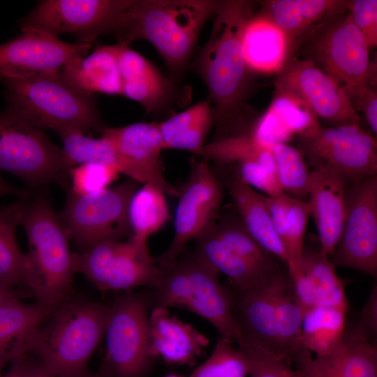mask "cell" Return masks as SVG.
<instances>
[{
	"label": "cell",
	"instance_id": "cell-1",
	"mask_svg": "<svg viewBox=\"0 0 377 377\" xmlns=\"http://www.w3.org/2000/svg\"><path fill=\"white\" fill-rule=\"evenodd\" d=\"M253 6L249 1H220L209 39L196 59V70L214 106L216 130L213 140L233 136L241 122L250 73L242 34L253 15Z\"/></svg>",
	"mask_w": 377,
	"mask_h": 377
},
{
	"label": "cell",
	"instance_id": "cell-2",
	"mask_svg": "<svg viewBox=\"0 0 377 377\" xmlns=\"http://www.w3.org/2000/svg\"><path fill=\"white\" fill-rule=\"evenodd\" d=\"M110 306L70 297L24 339L22 353L37 360L54 377H82L105 336Z\"/></svg>",
	"mask_w": 377,
	"mask_h": 377
},
{
	"label": "cell",
	"instance_id": "cell-3",
	"mask_svg": "<svg viewBox=\"0 0 377 377\" xmlns=\"http://www.w3.org/2000/svg\"><path fill=\"white\" fill-rule=\"evenodd\" d=\"M220 1L131 0L114 33L119 44L149 41L177 75L185 69L205 22Z\"/></svg>",
	"mask_w": 377,
	"mask_h": 377
},
{
	"label": "cell",
	"instance_id": "cell-4",
	"mask_svg": "<svg viewBox=\"0 0 377 377\" xmlns=\"http://www.w3.org/2000/svg\"><path fill=\"white\" fill-rule=\"evenodd\" d=\"M21 226L28 240L27 288L36 302L54 308L70 297L74 272L69 239L47 189L26 201Z\"/></svg>",
	"mask_w": 377,
	"mask_h": 377
},
{
	"label": "cell",
	"instance_id": "cell-5",
	"mask_svg": "<svg viewBox=\"0 0 377 377\" xmlns=\"http://www.w3.org/2000/svg\"><path fill=\"white\" fill-rule=\"evenodd\" d=\"M219 274L195 252L181 255L161 269L158 283L146 295L149 306L192 312L209 322L221 339L237 343L241 334L232 316L230 290L220 282Z\"/></svg>",
	"mask_w": 377,
	"mask_h": 377
},
{
	"label": "cell",
	"instance_id": "cell-6",
	"mask_svg": "<svg viewBox=\"0 0 377 377\" xmlns=\"http://www.w3.org/2000/svg\"><path fill=\"white\" fill-rule=\"evenodd\" d=\"M1 82L6 86L8 105L43 130L84 133L89 129L103 132L106 128L94 94L74 87L61 71Z\"/></svg>",
	"mask_w": 377,
	"mask_h": 377
},
{
	"label": "cell",
	"instance_id": "cell-7",
	"mask_svg": "<svg viewBox=\"0 0 377 377\" xmlns=\"http://www.w3.org/2000/svg\"><path fill=\"white\" fill-rule=\"evenodd\" d=\"M1 172L15 175L36 191L54 183L69 187L68 174L61 166V148L9 105L0 113Z\"/></svg>",
	"mask_w": 377,
	"mask_h": 377
},
{
	"label": "cell",
	"instance_id": "cell-8",
	"mask_svg": "<svg viewBox=\"0 0 377 377\" xmlns=\"http://www.w3.org/2000/svg\"><path fill=\"white\" fill-rule=\"evenodd\" d=\"M139 184L128 179L87 195L66 191L64 205L58 215L75 252L84 253L103 242L131 236L128 208Z\"/></svg>",
	"mask_w": 377,
	"mask_h": 377
},
{
	"label": "cell",
	"instance_id": "cell-9",
	"mask_svg": "<svg viewBox=\"0 0 377 377\" xmlns=\"http://www.w3.org/2000/svg\"><path fill=\"white\" fill-rule=\"evenodd\" d=\"M304 40L306 59L336 80L350 99L361 89L374 85L376 65L348 10L325 21Z\"/></svg>",
	"mask_w": 377,
	"mask_h": 377
},
{
	"label": "cell",
	"instance_id": "cell-10",
	"mask_svg": "<svg viewBox=\"0 0 377 377\" xmlns=\"http://www.w3.org/2000/svg\"><path fill=\"white\" fill-rule=\"evenodd\" d=\"M74 273H81L100 291L128 290L140 286L154 288L161 269L147 247L131 237L110 239L87 252H73Z\"/></svg>",
	"mask_w": 377,
	"mask_h": 377
},
{
	"label": "cell",
	"instance_id": "cell-11",
	"mask_svg": "<svg viewBox=\"0 0 377 377\" xmlns=\"http://www.w3.org/2000/svg\"><path fill=\"white\" fill-rule=\"evenodd\" d=\"M146 295L126 292L110 306L103 369L110 377H140L153 359L149 352Z\"/></svg>",
	"mask_w": 377,
	"mask_h": 377
},
{
	"label": "cell",
	"instance_id": "cell-12",
	"mask_svg": "<svg viewBox=\"0 0 377 377\" xmlns=\"http://www.w3.org/2000/svg\"><path fill=\"white\" fill-rule=\"evenodd\" d=\"M130 0H45L20 20L21 30H34L54 38L62 34L89 43L114 34Z\"/></svg>",
	"mask_w": 377,
	"mask_h": 377
},
{
	"label": "cell",
	"instance_id": "cell-13",
	"mask_svg": "<svg viewBox=\"0 0 377 377\" xmlns=\"http://www.w3.org/2000/svg\"><path fill=\"white\" fill-rule=\"evenodd\" d=\"M223 186L206 159L192 161L188 177L181 188L170 246L158 257L161 269L172 265L186 244L209 231L219 217Z\"/></svg>",
	"mask_w": 377,
	"mask_h": 377
},
{
	"label": "cell",
	"instance_id": "cell-14",
	"mask_svg": "<svg viewBox=\"0 0 377 377\" xmlns=\"http://www.w3.org/2000/svg\"><path fill=\"white\" fill-rule=\"evenodd\" d=\"M335 267L377 276V175L350 183L341 235L331 255Z\"/></svg>",
	"mask_w": 377,
	"mask_h": 377
},
{
	"label": "cell",
	"instance_id": "cell-15",
	"mask_svg": "<svg viewBox=\"0 0 377 377\" xmlns=\"http://www.w3.org/2000/svg\"><path fill=\"white\" fill-rule=\"evenodd\" d=\"M300 138L303 152L316 168L330 166L351 183L377 174L376 138L359 124L320 126L313 135Z\"/></svg>",
	"mask_w": 377,
	"mask_h": 377
},
{
	"label": "cell",
	"instance_id": "cell-16",
	"mask_svg": "<svg viewBox=\"0 0 377 377\" xmlns=\"http://www.w3.org/2000/svg\"><path fill=\"white\" fill-rule=\"evenodd\" d=\"M303 101L318 117L335 126L359 124L360 117L341 84L310 60L288 59L275 81Z\"/></svg>",
	"mask_w": 377,
	"mask_h": 377
},
{
	"label": "cell",
	"instance_id": "cell-17",
	"mask_svg": "<svg viewBox=\"0 0 377 377\" xmlns=\"http://www.w3.org/2000/svg\"><path fill=\"white\" fill-rule=\"evenodd\" d=\"M91 44L69 43L34 30H22L0 45V81L59 71L84 57Z\"/></svg>",
	"mask_w": 377,
	"mask_h": 377
},
{
	"label": "cell",
	"instance_id": "cell-18",
	"mask_svg": "<svg viewBox=\"0 0 377 377\" xmlns=\"http://www.w3.org/2000/svg\"><path fill=\"white\" fill-rule=\"evenodd\" d=\"M117 153L124 174L138 183H151L165 194L178 197L179 190L163 174L161 154L164 149L157 123L137 122L103 131Z\"/></svg>",
	"mask_w": 377,
	"mask_h": 377
},
{
	"label": "cell",
	"instance_id": "cell-19",
	"mask_svg": "<svg viewBox=\"0 0 377 377\" xmlns=\"http://www.w3.org/2000/svg\"><path fill=\"white\" fill-rule=\"evenodd\" d=\"M288 274V268L284 267L258 286L246 289L229 287L232 316L242 337L278 356L276 300L279 287Z\"/></svg>",
	"mask_w": 377,
	"mask_h": 377
},
{
	"label": "cell",
	"instance_id": "cell-20",
	"mask_svg": "<svg viewBox=\"0 0 377 377\" xmlns=\"http://www.w3.org/2000/svg\"><path fill=\"white\" fill-rule=\"evenodd\" d=\"M351 182L335 169L323 165L310 172L308 195L318 234L320 250L330 257L340 239L346 194Z\"/></svg>",
	"mask_w": 377,
	"mask_h": 377
},
{
	"label": "cell",
	"instance_id": "cell-21",
	"mask_svg": "<svg viewBox=\"0 0 377 377\" xmlns=\"http://www.w3.org/2000/svg\"><path fill=\"white\" fill-rule=\"evenodd\" d=\"M329 258L320 249L304 246L296 267L288 270L296 299L304 312L316 306L348 309L344 284Z\"/></svg>",
	"mask_w": 377,
	"mask_h": 377
},
{
	"label": "cell",
	"instance_id": "cell-22",
	"mask_svg": "<svg viewBox=\"0 0 377 377\" xmlns=\"http://www.w3.org/2000/svg\"><path fill=\"white\" fill-rule=\"evenodd\" d=\"M320 126L318 117L295 94L280 88L265 112L249 133L265 146L288 143L293 136L313 135Z\"/></svg>",
	"mask_w": 377,
	"mask_h": 377
},
{
	"label": "cell",
	"instance_id": "cell-23",
	"mask_svg": "<svg viewBox=\"0 0 377 377\" xmlns=\"http://www.w3.org/2000/svg\"><path fill=\"white\" fill-rule=\"evenodd\" d=\"M348 3L343 0H271L263 2L260 13L286 35L288 59L294 56L297 45L319 25L347 11Z\"/></svg>",
	"mask_w": 377,
	"mask_h": 377
},
{
	"label": "cell",
	"instance_id": "cell-24",
	"mask_svg": "<svg viewBox=\"0 0 377 377\" xmlns=\"http://www.w3.org/2000/svg\"><path fill=\"white\" fill-rule=\"evenodd\" d=\"M149 352L172 364H191L209 343L207 337L167 309L154 307L149 315Z\"/></svg>",
	"mask_w": 377,
	"mask_h": 377
},
{
	"label": "cell",
	"instance_id": "cell-25",
	"mask_svg": "<svg viewBox=\"0 0 377 377\" xmlns=\"http://www.w3.org/2000/svg\"><path fill=\"white\" fill-rule=\"evenodd\" d=\"M118 66L122 94L153 112L168 100L171 84L146 58L128 45L117 44Z\"/></svg>",
	"mask_w": 377,
	"mask_h": 377
},
{
	"label": "cell",
	"instance_id": "cell-26",
	"mask_svg": "<svg viewBox=\"0 0 377 377\" xmlns=\"http://www.w3.org/2000/svg\"><path fill=\"white\" fill-rule=\"evenodd\" d=\"M220 181L228 191L249 233L263 248L288 267V256L274 230L263 195L242 182L233 173L225 175Z\"/></svg>",
	"mask_w": 377,
	"mask_h": 377
},
{
	"label": "cell",
	"instance_id": "cell-27",
	"mask_svg": "<svg viewBox=\"0 0 377 377\" xmlns=\"http://www.w3.org/2000/svg\"><path fill=\"white\" fill-rule=\"evenodd\" d=\"M242 47L250 71L279 73L288 57L286 35L260 13L253 14L247 21L242 34Z\"/></svg>",
	"mask_w": 377,
	"mask_h": 377
},
{
	"label": "cell",
	"instance_id": "cell-28",
	"mask_svg": "<svg viewBox=\"0 0 377 377\" xmlns=\"http://www.w3.org/2000/svg\"><path fill=\"white\" fill-rule=\"evenodd\" d=\"M61 71L71 84L87 94H122L116 45L99 47Z\"/></svg>",
	"mask_w": 377,
	"mask_h": 377
},
{
	"label": "cell",
	"instance_id": "cell-29",
	"mask_svg": "<svg viewBox=\"0 0 377 377\" xmlns=\"http://www.w3.org/2000/svg\"><path fill=\"white\" fill-rule=\"evenodd\" d=\"M195 241L194 252L228 276L236 288L258 286L279 270L262 267L237 254L223 244L212 228Z\"/></svg>",
	"mask_w": 377,
	"mask_h": 377
},
{
	"label": "cell",
	"instance_id": "cell-30",
	"mask_svg": "<svg viewBox=\"0 0 377 377\" xmlns=\"http://www.w3.org/2000/svg\"><path fill=\"white\" fill-rule=\"evenodd\" d=\"M213 124L214 111L210 103L201 101L157 126L164 149L186 150L200 156Z\"/></svg>",
	"mask_w": 377,
	"mask_h": 377
},
{
	"label": "cell",
	"instance_id": "cell-31",
	"mask_svg": "<svg viewBox=\"0 0 377 377\" xmlns=\"http://www.w3.org/2000/svg\"><path fill=\"white\" fill-rule=\"evenodd\" d=\"M54 308L21 301L0 307V371L6 362L22 354L26 337L43 323Z\"/></svg>",
	"mask_w": 377,
	"mask_h": 377
},
{
	"label": "cell",
	"instance_id": "cell-32",
	"mask_svg": "<svg viewBox=\"0 0 377 377\" xmlns=\"http://www.w3.org/2000/svg\"><path fill=\"white\" fill-rule=\"evenodd\" d=\"M304 310L298 303L288 274L278 290L275 308V329L279 356L289 364H297L310 354L302 343Z\"/></svg>",
	"mask_w": 377,
	"mask_h": 377
},
{
	"label": "cell",
	"instance_id": "cell-33",
	"mask_svg": "<svg viewBox=\"0 0 377 377\" xmlns=\"http://www.w3.org/2000/svg\"><path fill=\"white\" fill-rule=\"evenodd\" d=\"M313 361L338 377H377V343L353 334L346 326L339 346Z\"/></svg>",
	"mask_w": 377,
	"mask_h": 377
},
{
	"label": "cell",
	"instance_id": "cell-34",
	"mask_svg": "<svg viewBox=\"0 0 377 377\" xmlns=\"http://www.w3.org/2000/svg\"><path fill=\"white\" fill-rule=\"evenodd\" d=\"M348 308L316 306L304 311L302 343L316 357L333 352L341 343L346 326Z\"/></svg>",
	"mask_w": 377,
	"mask_h": 377
},
{
	"label": "cell",
	"instance_id": "cell-35",
	"mask_svg": "<svg viewBox=\"0 0 377 377\" xmlns=\"http://www.w3.org/2000/svg\"><path fill=\"white\" fill-rule=\"evenodd\" d=\"M26 201L17 200L0 208V282L12 288L27 287L25 253L16 237Z\"/></svg>",
	"mask_w": 377,
	"mask_h": 377
},
{
	"label": "cell",
	"instance_id": "cell-36",
	"mask_svg": "<svg viewBox=\"0 0 377 377\" xmlns=\"http://www.w3.org/2000/svg\"><path fill=\"white\" fill-rule=\"evenodd\" d=\"M165 192L156 185L145 183L132 195L128 208L131 236L147 245V239L168 221L170 213Z\"/></svg>",
	"mask_w": 377,
	"mask_h": 377
},
{
	"label": "cell",
	"instance_id": "cell-37",
	"mask_svg": "<svg viewBox=\"0 0 377 377\" xmlns=\"http://www.w3.org/2000/svg\"><path fill=\"white\" fill-rule=\"evenodd\" d=\"M57 134L62 142L61 166L65 172L68 174L71 168L81 164L101 163L115 167L121 174L119 157L105 138H94L75 130L62 131Z\"/></svg>",
	"mask_w": 377,
	"mask_h": 377
},
{
	"label": "cell",
	"instance_id": "cell-38",
	"mask_svg": "<svg viewBox=\"0 0 377 377\" xmlns=\"http://www.w3.org/2000/svg\"><path fill=\"white\" fill-rule=\"evenodd\" d=\"M212 229L226 246L249 261L271 270L286 267L253 239L239 218L219 216Z\"/></svg>",
	"mask_w": 377,
	"mask_h": 377
},
{
	"label": "cell",
	"instance_id": "cell-39",
	"mask_svg": "<svg viewBox=\"0 0 377 377\" xmlns=\"http://www.w3.org/2000/svg\"><path fill=\"white\" fill-rule=\"evenodd\" d=\"M311 216L309 202L290 196L287 208L274 223V230L289 258L288 270L296 267L302 254Z\"/></svg>",
	"mask_w": 377,
	"mask_h": 377
},
{
	"label": "cell",
	"instance_id": "cell-40",
	"mask_svg": "<svg viewBox=\"0 0 377 377\" xmlns=\"http://www.w3.org/2000/svg\"><path fill=\"white\" fill-rule=\"evenodd\" d=\"M283 193L302 200L308 195L310 172L302 151L288 143L269 146Z\"/></svg>",
	"mask_w": 377,
	"mask_h": 377
},
{
	"label": "cell",
	"instance_id": "cell-41",
	"mask_svg": "<svg viewBox=\"0 0 377 377\" xmlns=\"http://www.w3.org/2000/svg\"><path fill=\"white\" fill-rule=\"evenodd\" d=\"M220 338L211 355L188 377H246L251 368L245 353Z\"/></svg>",
	"mask_w": 377,
	"mask_h": 377
},
{
	"label": "cell",
	"instance_id": "cell-42",
	"mask_svg": "<svg viewBox=\"0 0 377 377\" xmlns=\"http://www.w3.org/2000/svg\"><path fill=\"white\" fill-rule=\"evenodd\" d=\"M119 174L117 168L108 164H81L68 170L69 188L66 191L76 195L96 193L110 187Z\"/></svg>",
	"mask_w": 377,
	"mask_h": 377
},
{
	"label": "cell",
	"instance_id": "cell-43",
	"mask_svg": "<svg viewBox=\"0 0 377 377\" xmlns=\"http://www.w3.org/2000/svg\"><path fill=\"white\" fill-rule=\"evenodd\" d=\"M237 343L251 361L250 377H304L284 359L253 346L242 335Z\"/></svg>",
	"mask_w": 377,
	"mask_h": 377
},
{
	"label": "cell",
	"instance_id": "cell-44",
	"mask_svg": "<svg viewBox=\"0 0 377 377\" xmlns=\"http://www.w3.org/2000/svg\"><path fill=\"white\" fill-rule=\"evenodd\" d=\"M348 12L369 50L377 45V0L349 1Z\"/></svg>",
	"mask_w": 377,
	"mask_h": 377
},
{
	"label": "cell",
	"instance_id": "cell-45",
	"mask_svg": "<svg viewBox=\"0 0 377 377\" xmlns=\"http://www.w3.org/2000/svg\"><path fill=\"white\" fill-rule=\"evenodd\" d=\"M346 326L364 339L377 343V286L372 287L369 297L360 311L357 320Z\"/></svg>",
	"mask_w": 377,
	"mask_h": 377
},
{
	"label": "cell",
	"instance_id": "cell-46",
	"mask_svg": "<svg viewBox=\"0 0 377 377\" xmlns=\"http://www.w3.org/2000/svg\"><path fill=\"white\" fill-rule=\"evenodd\" d=\"M355 110L364 114L367 123L376 136L377 134V94L372 87L361 89L350 99Z\"/></svg>",
	"mask_w": 377,
	"mask_h": 377
},
{
	"label": "cell",
	"instance_id": "cell-47",
	"mask_svg": "<svg viewBox=\"0 0 377 377\" xmlns=\"http://www.w3.org/2000/svg\"><path fill=\"white\" fill-rule=\"evenodd\" d=\"M34 358L27 353H22L10 361L8 370L0 377H28Z\"/></svg>",
	"mask_w": 377,
	"mask_h": 377
},
{
	"label": "cell",
	"instance_id": "cell-48",
	"mask_svg": "<svg viewBox=\"0 0 377 377\" xmlns=\"http://www.w3.org/2000/svg\"><path fill=\"white\" fill-rule=\"evenodd\" d=\"M296 365L304 377H338L318 365L311 355L304 357Z\"/></svg>",
	"mask_w": 377,
	"mask_h": 377
},
{
	"label": "cell",
	"instance_id": "cell-49",
	"mask_svg": "<svg viewBox=\"0 0 377 377\" xmlns=\"http://www.w3.org/2000/svg\"><path fill=\"white\" fill-rule=\"evenodd\" d=\"M33 193L27 189H22L14 186L6 182L0 173V196L13 195L22 200H29Z\"/></svg>",
	"mask_w": 377,
	"mask_h": 377
},
{
	"label": "cell",
	"instance_id": "cell-50",
	"mask_svg": "<svg viewBox=\"0 0 377 377\" xmlns=\"http://www.w3.org/2000/svg\"><path fill=\"white\" fill-rule=\"evenodd\" d=\"M22 294L15 288L8 287L0 282V307L8 304L20 301Z\"/></svg>",
	"mask_w": 377,
	"mask_h": 377
},
{
	"label": "cell",
	"instance_id": "cell-51",
	"mask_svg": "<svg viewBox=\"0 0 377 377\" xmlns=\"http://www.w3.org/2000/svg\"><path fill=\"white\" fill-rule=\"evenodd\" d=\"M28 377H54L38 360H34Z\"/></svg>",
	"mask_w": 377,
	"mask_h": 377
},
{
	"label": "cell",
	"instance_id": "cell-52",
	"mask_svg": "<svg viewBox=\"0 0 377 377\" xmlns=\"http://www.w3.org/2000/svg\"><path fill=\"white\" fill-rule=\"evenodd\" d=\"M165 377H184V376H179V375H177V374H170V375H168Z\"/></svg>",
	"mask_w": 377,
	"mask_h": 377
},
{
	"label": "cell",
	"instance_id": "cell-53",
	"mask_svg": "<svg viewBox=\"0 0 377 377\" xmlns=\"http://www.w3.org/2000/svg\"><path fill=\"white\" fill-rule=\"evenodd\" d=\"M82 377H97V376H89V375H87H87H85V376H82Z\"/></svg>",
	"mask_w": 377,
	"mask_h": 377
},
{
	"label": "cell",
	"instance_id": "cell-54",
	"mask_svg": "<svg viewBox=\"0 0 377 377\" xmlns=\"http://www.w3.org/2000/svg\"><path fill=\"white\" fill-rule=\"evenodd\" d=\"M1 374H1V372L0 371V376H1Z\"/></svg>",
	"mask_w": 377,
	"mask_h": 377
}]
</instances>
